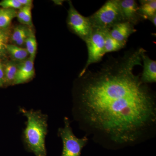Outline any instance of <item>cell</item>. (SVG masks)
<instances>
[{"label":"cell","instance_id":"1","mask_svg":"<svg viewBox=\"0 0 156 156\" xmlns=\"http://www.w3.org/2000/svg\"><path fill=\"white\" fill-rule=\"evenodd\" d=\"M138 48L110 56L95 69L79 76L76 105L82 122L95 135L113 144L138 141L156 120L155 96L134 69L142 66Z\"/></svg>","mask_w":156,"mask_h":156},{"label":"cell","instance_id":"2","mask_svg":"<svg viewBox=\"0 0 156 156\" xmlns=\"http://www.w3.org/2000/svg\"><path fill=\"white\" fill-rule=\"evenodd\" d=\"M20 111L27 118L23 136L26 148L36 156H47L45 143L48 132L47 115L43 114L40 110L20 108Z\"/></svg>","mask_w":156,"mask_h":156},{"label":"cell","instance_id":"3","mask_svg":"<svg viewBox=\"0 0 156 156\" xmlns=\"http://www.w3.org/2000/svg\"><path fill=\"white\" fill-rule=\"evenodd\" d=\"M92 29L110 30L124 21L119 0H108L97 11L89 16Z\"/></svg>","mask_w":156,"mask_h":156},{"label":"cell","instance_id":"4","mask_svg":"<svg viewBox=\"0 0 156 156\" xmlns=\"http://www.w3.org/2000/svg\"><path fill=\"white\" fill-rule=\"evenodd\" d=\"M109 30L92 29L91 34L85 41L88 49V59L79 76L82 75L91 65L102 60L105 53V43L107 32Z\"/></svg>","mask_w":156,"mask_h":156},{"label":"cell","instance_id":"5","mask_svg":"<svg viewBox=\"0 0 156 156\" xmlns=\"http://www.w3.org/2000/svg\"><path fill=\"white\" fill-rule=\"evenodd\" d=\"M64 126L58 129V135L63 144V149L61 156H80L83 148L86 146L88 139L77 137L73 133L68 118L64 119Z\"/></svg>","mask_w":156,"mask_h":156},{"label":"cell","instance_id":"6","mask_svg":"<svg viewBox=\"0 0 156 156\" xmlns=\"http://www.w3.org/2000/svg\"><path fill=\"white\" fill-rule=\"evenodd\" d=\"M68 3L69 9L68 11V27L73 33L85 41L92 30L89 17H84L80 14L73 5L71 1H69Z\"/></svg>","mask_w":156,"mask_h":156},{"label":"cell","instance_id":"7","mask_svg":"<svg viewBox=\"0 0 156 156\" xmlns=\"http://www.w3.org/2000/svg\"><path fill=\"white\" fill-rule=\"evenodd\" d=\"M123 20L133 24H137L143 20L139 14V6L134 0H119Z\"/></svg>","mask_w":156,"mask_h":156},{"label":"cell","instance_id":"8","mask_svg":"<svg viewBox=\"0 0 156 156\" xmlns=\"http://www.w3.org/2000/svg\"><path fill=\"white\" fill-rule=\"evenodd\" d=\"M34 76V61L30 58H27L24 61L20 62L14 85L29 82Z\"/></svg>","mask_w":156,"mask_h":156},{"label":"cell","instance_id":"9","mask_svg":"<svg viewBox=\"0 0 156 156\" xmlns=\"http://www.w3.org/2000/svg\"><path fill=\"white\" fill-rule=\"evenodd\" d=\"M136 31L133 24L127 21H123L114 26L109 31V33L115 40L127 43L128 37Z\"/></svg>","mask_w":156,"mask_h":156},{"label":"cell","instance_id":"10","mask_svg":"<svg viewBox=\"0 0 156 156\" xmlns=\"http://www.w3.org/2000/svg\"><path fill=\"white\" fill-rule=\"evenodd\" d=\"M146 52H144L141 55L143 62V70L140 76L143 83L147 84L156 83V61L150 58L146 54Z\"/></svg>","mask_w":156,"mask_h":156},{"label":"cell","instance_id":"11","mask_svg":"<svg viewBox=\"0 0 156 156\" xmlns=\"http://www.w3.org/2000/svg\"><path fill=\"white\" fill-rule=\"evenodd\" d=\"M31 29L27 26L17 25L13 30L11 40L14 45L21 47L25 44L26 40L32 31Z\"/></svg>","mask_w":156,"mask_h":156},{"label":"cell","instance_id":"12","mask_svg":"<svg viewBox=\"0 0 156 156\" xmlns=\"http://www.w3.org/2000/svg\"><path fill=\"white\" fill-rule=\"evenodd\" d=\"M139 14L143 19H148L156 14V0H142L140 1Z\"/></svg>","mask_w":156,"mask_h":156},{"label":"cell","instance_id":"13","mask_svg":"<svg viewBox=\"0 0 156 156\" xmlns=\"http://www.w3.org/2000/svg\"><path fill=\"white\" fill-rule=\"evenodd\" d=\"M19 63L15 61L8 62L4 67L5 85H14Z\"/></svg>","mask_w":156,"mask_h":156},{"label":"cell","instance_id":"14","mask_svg":"<svg viewBox=\"0 0 156 156\" xmlns=\"http://www.w3.org/2000/svg\"><path fill=\"white\" fill-rule=\"evenodd\" d=\"M7 51L14 61L21 62L27 59L29 56L26 48L18 47L14 44H8Z\"/></svg>","mask_w":156,"mask_h":156},{"label":"cell","instance_id":"15","mask_svg":"<svg viewBox=\"0 0 156 156\" xmlns=\"http://www.w3.org/2000/svg\"><path fill=\"white\" fill-rule=\"evenodd\" d=\"M17 13L15 9L0 8V29H8L12 20L17 17Z\"/></svg>","mask_w":156,"mask_h":156},{"label":"cell","instance_id":"16","mask_svg":"<svg viewBox=\"0 0 156 156\" xmlns=\"http://www.w3.org/2000/svg\"><path fill=\"white\" fill-rule=\"evenodd\" d=\"M109 31L107 32L105 43V53L116 52L123 49L126 46L127 43L119 41L112 37L109 33Z\"/></svg>","mask_w":156,"mask_h":156},{"label":"cell","instance_id":"17","mask_svg":"<svg viewBox=\"0 0 156 156\" xmlns=\"http://www.w3.org/2000/svg\"><path fill=\"white\" fill-rule=\"evenodd\" d=\"M32 6H23L19 9L17 13V20L23 25L32 27V18L31 14Z\"/></svg>","mask_w":156,"mask_h":156},{"label":"cell","instance_id":"18","mask_svg":"<svg viewBox=\"0 0 156 156\" xmlns=\"http://www.w3.org/2000/svg\"><path fill=\"white\" fill-rule=\"evenodd\" d=\"M26 49L27 50L29 56V58L34 61L36 55L37 50V43L35 36L33 31L31 32L28 36L25 42Z\"/></svg>","mask_w":156,"mask_h":156},{"label":"cell","instance_id":"19","mask_svg":"<svg viewBox=\"0 0 156 156\" xmlns=\"http://www.w3.org/2000/svg\"><path fill=\"white\" fill-rule=\"evenodd\" d=\"M8 29H0V58L7 53V46L9 41V34Z\"/></svg>","mask_w":156,"mask_h":156},{"label":"cell","instance_id":"20","mask_svg":"<svg viewBox=\"0 0 156 156\" xmlns=\"http://www.w3.org/2000/svg\"><path fill=\"white\" fill-rule=\"evenodd\" d=\"M0 7L2 9H19L22 8V5L18 0H3L0 2Z\"/></svg>","mask_w":156,"mask_h":156},{"label":"cell","instance_id":"21","mask_svg":"<svg viewBox=\"0 0 156 156\" xmlns=\"http://www.w3.org/2000/svg\"><path fill=\"white\" fill-rule=\"evenodd\" d=\"M5 85V74L4 67L0 62V87Z\"/></svg>","mask_w":156,"mask_h":156},{"label":"cell","instance_id":"22","mask_svg":"<svg viewBox=\"0 0 156 156\" xmlns=\"http://www.w3.org/2000/svg\"><path fill=\"white\" fill-rule=\"evenodd\" d=\"M22 6H32L33 1L31 0H18Z\"/></svg>","mask_w":156,"mask_h":156},{"label":"cell","instance_id":"23","mask_svg":"<svg viewBox=\"0 0 156 156\" xmlns=\"http://www.w3.org/2000/svg\"><path fill=\"white\" fill-rule=\"evenodd\" d=\"M153 24L154 26L155 27L156 26V14H154L151 17H150L148 19Z\"/></svg>","mask_w":156,"mask_h":156}]
</instances>
